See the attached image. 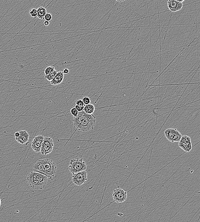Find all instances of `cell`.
Wrapping results in <instances>:
<instances>
[{
  "instance_id": "11",
  "label": "cell",
  "mask_w": 200,
  "mask_h": 222,
  "mask_svg": "<svg viewBox=\"0 0 200 222\" xmlns=\"http://www.w3.org/2000/svg\"><path fill=\"white\" fill-rule=\"evenodd\" d=\"M44 138V137L41 135H38L35 137L32 143V147L34 152H40Z\"/></svg>"
},
{
  "instance_id": "2",
  "label": "cell",
  "mask_w": 200,
  "mask_h": 222,
  "mask_svg": "<svg viewBox=\"0 0 200 222\" xmlns=\"http://www.w3.org/2000/svg\"><path fill=\"white\" fill-rule=\"evenodd\" d=\"M33 168L34 171L42 174L53 180L56 174L57 167L53 160L45 158L38 160L34 164Z\"/></svg>"
},
{
  "instance_id": "10",
  "label": "cell",
  "mask_w": 200,
  "mask_h": 222,
  "mask_svg": "<svg viewBox=\"0 0 200 222\" xmlns=\"http://www.w3.org/2000/svg\"><path fill=\"white\" fill-rule=\"evenodd\" d=\"M184 2V0L182 1L169 0L167 2V6L169 11L171 12H176L182 9L183 7V2Z\"/></svg>"
},
{
  "instance_id": "8",
  "label": "cell",
  "mask_w": 200,
  "mask_h": 222,
  "mask_svg": "<svg viewBox=\"0 0 200 222\" xmlns=\"http://www.w3.org/2000/svg\"><path fill=\"white\" fill-rule=\"evenodd\" d=\"M112 196L114 201L117 203H122L127 199V193L123 189L118 188L113 191Z\"/></svg>"
},
{
  "instance_id": "7",
  "label": "cell",
  "mask_w": 200,
  "mask_h": 222,
  "mask_svg": "<svg viewBox=\"0 0 200 222\" xmlns=\"http://www.w3.org/2000/svg\"><path fill=\"white\" fill-rule=\"evenodd\" d=\"M87 173L86 170L73 174L72 177L73 183L78 186L83 185L87 180Z\"/></svg>"
},
{
  "instance_id": "24",
  "label": "cell",
  "mask_w": 200,
  "mask_h": 222,
  "mask_svg": "<svg viewBox=\"0 0 200 222\" xmlns=\"http://www.w3.org/2000/svg\"><path fill=\"white\" fill-rule=\"evenodd\" d=\"M63 72L64 73V74H67V73H69V70L68 68H65L64 70H63Z\"/></svg>"
},
{
  "instance_id": "22",
  "label": "cell",
  "mask_w": 200,
  "mask_h": 222,
  "mask_svg": "<svg viewBox=\"0 0 200 222\" xmlns=\"http://www.w3.org/2000/svg\"><path fill=\"white\" fill-rule=\"evenodd\" d=\"M75 103H76V105H77V106H84V103H83V101L81 99H80V100H78V101H76Z\"/></svg>"
},
{
  "instance_id": "1",
  "label": "cell",
  "mask_w": 200,
  "mask_h": 222,
  "mask_svg": "<svg viewBox=\"0 0 200 222\" xmlns=\"http://www.w3.org/2000/svg\"><path fill=\"white\" fill-rule=\"evenodd\" d=\"M73 122L75 129L83 132L89 131L94 128L96 117L83 111L78 112L76 117H73Z\"/></svg>"
},
{
  "instance_id": "5",
  "label": "cell",
  "mask_w": 200,
  "mask_h": 222,
  "mask_svg": "<svg viewBox=\"0 0 200 222\" xmlns=\"http://www.w3.org/2000/svg\"><path fill=\"white\" fill-rule=\"evenodd\" d=\"M164 135L167 140L172 143L179 142L182 135L176 129L168 128L164 131Z\"/></svg>"
},
{
  "instance_id": "4",
  "label": "cell",
  "mask_w": 200,
  "mask_h": 222,
  "mask_svg": "<svg viewBox=\"0 0 200 222\" xmlns=\"http://www.w3.org/2000/svg\"><path fill=\"white\" fill-rule=\"evenodd\" d=\"M86 168L87 167L86 164L83 160V158L71 159L69 162V170L72 174L86 170Z\"/></svg>"
},
{
  "instance_id": "16",
  "label": "cell",
  "mask_w": 200,
  "mask_h": 222,
  "mask_svg": "<svg viewBox=\"0 0 200 222\" xmlns=\"http://www.w3.org/2000/svg\"><path fill=\"white\" fill-rule=\"evenodd\" d=\"M57 72H58V71L57 70H55L48 74V75L45 76V78L48 81H49L51 82L53 79L55 77L56 75Z\"/></svg>"
},
{
  "instance_id": "26",
  "label": "cell",
  "mask_w": 200,
  "mask_h": 222,
  "mask_svg": "<svg viewBox=\"0 0 200 222\" xmlns=\"http://www.w3.org/2000/svg\"><path fill=\"white\" fill-rule=\"evenodd\" d=\"M44 25L45 26H48L50 25V21H45L44 22Z\"/></svg>"
},
{
  "instance_id": "9",
  "label": "cell",
  "mask_w": 200,
  "mask_h": 222,
  "mask_svg": "<svg viewBox=\"0 0 200 222\" xmlns=\"http://www.w3.org/2000/svg\"><path fill=\"white\" fill-rule=\"evenodd\" d=\"M178 146L185 152H190L192 148L191 138L187 136H182L178 143Z\"/></svg>"
},
{
  "instance_id": "13",
  "label": "cell",
  "mask_w": 200,
  "mask_h": 222,
  "mask_svg": "<svg viewBox=\"0 0 200 222\" xmlns=\"http://www.w3.org/2000/svg\"><path fill=\"white\" fill-rule=\"evenodd\" d=\"M64 79V73L63 71H59L57 72L56 75L50 82L52 85L57 86L63 82Z\"/></svg>"
},
{
  "instance_id": "18",
  "label": "cell",
  "mask_w": 200,
  "mask_h": 222,
  "mask_svg": "<svg viewBox=\"0 0 200 222\" xmlns=\"http://www.w3.org/2000/svg\"><path fill=\"white\" fill-rule=\"evenodd\" d=\"M29 15L32 17H33V18H35V17H37L38 13L37 9L33 8V9L30 10V12H29Z\"/></svg>"
},
{
  "instance_id": "15",
  "label": "cell",
  "mask_w": 200,
  "mask_h": 222,
  "mask_svg": "<svg viewBox=\"0 0 200 222\" xmlns=\"http://www.w3.org/2000/svg\"><path fill=\"white\" fill-rule=\"evenodd\" d=\"M95 110V107L93 104H88L85 106L83 111L86 113L89 114H92V113L94 112Z\"/></svg>"
},
{
  "instance_id": "25",
  "label": "cell",
  "mask_w": 200,
  "mask_h": 222,
  "mask_svg": "<svg viewBox=\"0 0 200 222\" xmlns=\"http://www.w3.org/2000/svg\"><path fill=\"white\" fill-rule=\"evenodd\" d=\"M14 136H15V138H18L19 136H20V133H19V131L16 132Z\"/></svg>"
},
{
  "instance_id": "3",
  "label": "cell",
  "mask_w": 200,
  "mask_h": 222,
  "mask_svg": "<svg viewBox=\"0 0 200 222\" xmlns=\"http://www.w3.org/2000/svg\"><path fill=\"white\" fill-rule=\"evenodd\" d=\"M26 179L32 189L34 190H40L45 187L48 178L42 174L33 171L29 174Z\"/></svg>"
},
{
  "instance_id": "28",
  "label": "cell",
  "mask_w": 200,
  "mask_h": 222,
  "mask_svg": "<svg viewBox=\"0 0 200 222\" xmlns=\"http://www.w3.org/2000/svg\"><path fill=\"white\" fill-rule=\"evenodd\" d=\"M1 206V198H0V207Z\"/></svg>"
},
{
  "instance_id": "21",
  "label": "cell",
  "mask_w": 200,
  "mask_h": 222,
  "mask_svg": "<svg viewBox=\"0 0 200 222\" xmlns=\"http://www.w3.org/2000/svg\"><path fill=\"white\" fill-rule=\"evenodd\" d=\"M83 101V103H84V105H86L88 104H90L91 103V100L88 97H86L83 98L82 100Z\"/></svg>"
},
{
  "instance_id": "6",
  "label": "cell",
  "mask_w": 200,
  "mask_h": 222,
  "mask_svg": "<svg viewBox=\"0 0 200 222\" xmlns=\"http://www.w3.org/2000/svg\"><path fill=\"white\" fill-rule=\"evenodd\" d=\"M54 147L53 140L50 137L44 138L41 150V153L42 155H47L53 151Z\"/></svg>"
},
{
  "instance_id": "14",
  "label": "cell",
  "mask_w": 200,
  "mask_h": 222,
  "mask_svg": "<svg viewBox=\"0 0 200 222\" xmlns=\"http://www.w3.org/2000/svg\"><path fill=\"white\" fill-rule=\"evenodd\" d=\"M37 11L38 18L40 19H44V17L47 13L46 9L43 7H40L37 9Z\"/></svg>"
},
{
  "instance_id": "12",
  "label": "cell",
  "mask_w": 200,
  "mask_h": 222,
  "mask_svg": "<svg viewBox=\"0 0 200 222\" xmlns=\"http://www.w3.org/2000/svg\"><path fill=\"white\" fill-rule=\"evenodd\" d=\"M20 136L18 138H16V140L17 142L21 145H24L28 142L29 140V134L26 130H22L19 131Z\"/></svg>"
},
{
  "instance_id": "20",
  "label": "cell",
  "mask_w": 200,
  "mask_h": 222,
  "mask_svg": "<svg viewBox=\"0 0 200 222\" xmlns=\"http://www.w3.org/2000/svg\"><path fill=\"white\" fill-rule=\"evenodd\" d=\"M53 17L51 14L50 13H47L46 15L44 17V19L45 21H51Z\"/></svg>"
},
{
  "instance_id": "23",
  "label": "cell",
  "mask_w": 200,
  "mask_h": 222,
  "mask_svg": "<svg viewBox=\"0 0 200 222\" xmlns=\"http://www.w3.org/2000/svg\"><path fill=\"white\" fill-rule=\"evenodd\" d=\"M84 107V106H77V105H76V106H75V108H76V109H77V111H78V112H80V111H83Z\"/></svg>"
},
{
  "instance_id": "19",
  "label": "cell",
  "mask_w": 200,
  "mask_h": 222,
  "mask_svg": "<svg viewBox=\"0 0 200 222\" xmlns=\"http://www.w3.org/2000/svg\"><path fill=\"white\" fill-rule=\"evenodd\" d=\"M78 112H79L77 111V109H76L75 107L71 108V110H70V113L73 116V117H76L78 115Z\"/></svg>"
},
{
  "instance_id": "27",
  "label": "cell",
  "mask_w": 200,
  "mask_h": 222,
  "mask_svg": "<svg viewBox=\"0 0 200 222\" xmlns=\"http://www.w3.org/2000/svg\"><path fill=\"white\" fill-rule=\"evenodd\" d=\"M118 215L119 216H121V215H123V214L122 213H118Z\"/></svg>"
},
{
  "instance_id": "17",
  "label": "cell",
  "mask_w": 200,
  "mask_h": 222,
  "mask_svg": "<svg viewBox=\"0 0 200 222\" xmlns=\"http://www.w3.org/2000/svg\"><path fill=\"white\" fill-rule=\"evenodd\" d=\"M55 70V67H53V66H49V67H47L44 70V72L45 74V75H48V74L50 73H51L54 71Z\"/></svg>"
}]
</instances>
